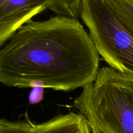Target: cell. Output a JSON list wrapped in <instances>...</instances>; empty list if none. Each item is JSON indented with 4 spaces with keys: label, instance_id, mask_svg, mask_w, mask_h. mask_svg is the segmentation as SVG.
Returning <instances> with one entry per match:
<instances>
[{
    "label": "cell",
    "instance_id": "obj_1",
    "mask_svg": "<svg viewBox=\"0 0 133 133\" xmlns=\"http://www.w3.org/2000/svg\"><path fill=\"white\" fill-rule=\"evenodd\" d=\"M101 57L79 19L50 17L21 27L0 49V83L74 90L94 81Z\"/></svg>",
    "mask_w": 133,
    "mask_h": 133
},
{
    "label": "cell",
    "instance_id": "obj_2",
    "mask_svg": "<svg viewBox=\"0 0 133 133\" xmlns=\"http://www.w3.org/2000/svg\"><path fill=\"white\" fill-rule=\"evenodd\" d=\"M73 107L85 118L92 133H133V73L101 68Z\"/></svg>",
    "mask_w": 133,
    "mask_h": 133
},
{
    "label": "cell",
    "instance_id": "obj_3",
    "mask_svg": "<svg viewBox=\"0 0 133 133\" xmlns=\"http://www.w3.org/2000/svg\"><path fill=\"white\" fill-rule=\"evenodd\" d=\"M80 18L109 66L133 73V31L104 0H81Z\"/></svg>",
    "mask_w": 133,
    "mask_h": 133
},
{
    "label": "cell",
    "instance_id": "obj_4",
    "mask_svg": "<svg viewBox=\"0 0 133 133\" xmlns=\"http://www.w3.org/2000/svg\"><path fill=\"white\" fill-rule=\"evenodd\" d=\"M49 5V0H0V46Z\"/></svg>",
    "mask_w": 133,
    "mask_h": 133
},
{
    "label": "cell",
    "instance_id": "obj_5",
    "mask_svg": "<svg viewBox=\"0 0 133 133\" xmlns=\"http://www.w3.org/2000/svg\"><path fill=\"white\" fill-rule=\"evenodd\" d=\"M81 0H49L48 9L56 16L67 18H80Z\"/></svg>",
    "mask_w": 133,
    "mask_h": 133
},
{
    "label": "cell",
    "instance_id": "obj_6",
    "mask_svg": "<svg viewBox=\"0 0 133 133\" xmlns=\"http://www.w3.org/2000/svg\"><path fill=\"white\" fill-rule=\"evenodd\" d=\"M37 123L26 116L23 120L9 121L5 118L0 120V133H32Z\"/></svg>",
    "mask_w": 133,
    "mask_h": 133
},
{
    "label": "cell",
    "instance_id": "obj_7",
    "mask_svg": "<svg viewBox=\"0 0 133 133\" xmlns=\"http://www.w3.org/2000/svg\"><path fill=\"white\" fill-rule=\"evenodd\" d=\"M133 31V0H104Z\"/></svg>",
    "mask_w": 133,
    "mask_h": 133
},
{
    "label": "cell",
    "instance_id": "obj_8",
    "mask_svg": "<svg viewBox=\"0 0 133 133\" xmlns=\"http://www.w3.org/2000/svg\"><path fill=\"white\" fill-rule=\"evenodd\" d=\"M65 133H92L88 122L80 113H75L71 124Z\"/></svg>",
    "mask_w": 133,
    "mask_h": 133
},
{
    "label": "cell",
    "instance_id": "obj_9",
    "mask_svg": "<svg viewBox=\"0 0 133 133\" xmlns=\"http://www.w3.org/2000/svg\"><path fill=\"white\" fill-rule=\"evenodd\" d=\"M44 88L41 87H35L29 96V103L35 104L40 102L43 98V92Z\"/></svg>",
    "mask_w": 133,
    "mask_h": 133
}]
</instances>
